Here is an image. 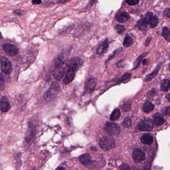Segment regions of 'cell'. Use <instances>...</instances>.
Segmentation results:
<instances>
[{
	"mask_svg": "<svg viewBox=\"0 0 170 170\" xmlns=\"http://www.w3.org/2000/svg\"><path fill=\"white\" fill-rule=\"evenodd\" d=\"M61 87L57 81H54L51 84L49 89L44 95V99L47 101H49L54 99L59 92Z\"/></svg>",
	"mask_w": 170,
	"mask_h": 170,
	"instance_id": "cell-1",
	"label": "cell"
},
{
	"mask_svg": "<svg viewBox=\"0 0 170 170\" xmlns=\"http://www.w3.org/2000/svg\"><path fill=\"white\" fill-rule=\"evenodd\" d=\"M99 145L103 150L108 151L114 148L116 146V144L112 137L105 136L100 140Z\"/></svg>",
	"mask_w": 170,
	"mask_h": 170,
	"instance_id": "cell-2",
	"label": "cell"
},
{
	"mask_svg": "<svg viewBox=\"0 0 170 170\" xmlns=\"http://www.w3.org/2000/svg\"><path fill=\"white\" fill-rule=\"evenodd\" d=\"M104 130L108 134L115 136H117L121 133L120 127L114 122H107L105 124Z\"/></svg>",
	"mask_w": 170,
	"mask_h": 170,
	"instance_id": "cell-3",
	"label": "cell"
},
{
	"mask_svg": "<svg viewBox=\"0 0 170 170\" xmlns=\"http://www.w3.org/2000/svg\"><path fill=\"white\" fill-rule=\"evenodd\" d=\"M3 49L6 54L10 56H15L19 54V48L14 44L10 43L4 44Z\"/></svg>",
	"mask_w": 170,
	"mask_h": 170,
	"instance_id": "cell-4",
	"label": "cell"
},
{
	"mask_svg": "<svg viewBox=\"0 0 170 170\" xmlns=\"http://www.w3.org/2000/svg\"><path fill=\"white\" fill-rule=\"evenodd\" d=\"M1 68L4 73L10 74L13 71L12 62L7 57L3 56L1 59Z\"/></svg>",
	"mask_w": 170,
	"mask_h": 170,
	"instance_id": "cell-5",
	"label": "cell"
},
{
	"mask_svg": "<svg viewBox=\"0 0 170 170\" xmlns=\"http://www.w3.org/2000/svg\"><path fill=\"white\" fill-rule=\"evenodd\" d=\"M138 129L142 131H150L153 129V121L150 119H146L140 121L138 124Z\"/></svg>",
	"mask_w": 170,
	"mask_h": 170,
	"instance_id": "cell-6",
	"label": "cell"
},
{
	"mask_svg": "<svg viewBox=\"0 0 170 170\" xmlns=\"http://www.w3.org/2000/svg\"><path fill=\"white\" fill-rule=\"evenodd\" d=\"M132 158L134 161L136 163H139L143 162L146 159L145 152L141 149H135L132 153Z\"/></svg>",
	"mask_w": 170,
	"mask_h": 170,
	"instance_id": "cell-7",
	"label": "cell"
},
{
	"mask_svg": "<svg viewBox=\"0 0 170 170\" xmlns=\"http://www.w3.org/2000/svg\"><path fill=\"white\" fill-rule=\"evenodd\" d=\"M83 64V60L79 57H74L71 59L67 64V67L70 68L77 71L82 67Z\"/></svg>",
	"mask_w": 170,
	"mask_h": 170,
	"instance_id": "cell-8",
	"label": "cell"
},
{
	"mask_svg": "<svg viewBox=\"0 0 170 170\" xmlns=\"http://www.w3.org/2000/svg\"><path fill=\"white\" fill-rule=\"evenodd\" d=\"M28 128L29 130H28L25 136V141L27 143H30L32 140L37 132L36 126L34 124V123H31L30 122L28 123Z\"/></svg>",
	"mask_w": 170,
	"mask_h": 170,
	"instance_id": "cell-9",
	"label": "cell"
},
{
	"mask_svg": "<svg viewBox=\"0 0 170 170\" xmlns=\"http://www.w3.org/2000/svg\"><path fill=\"white\" fill-rule=\"evenodd\" d=\"M66 73V67L64 66H54L52 71V75L57 80L61 79Z\"/></svg>",
	"mask_w": 170,
	"mask_h": 170,
	"instance_id": "cell-10",
	"label": "cell"
},
{
	"mask_svg": "<svg viewBox=\"0 0 170 170\" xmlns=\"http://www.w3.org/2000/svg\"><path fill=\"white\" fill-rule=\"evenodd\" d=\"M97 82L95 78H91L86 81L84 86V92L87 94L91 93L95 90L96 87Z\"/></svg>",
	"mask_w": 170,
	"mask_h": 170,
	"instance_id": "cell-11",
	"label": "cell"
},
{
	"mask_svg": "<svg viewBox=\"0 0 170 170\" xmlns=\"http://www.w3.org/2000/svg\"><path fill=\"white\" fill-rule=\"evenodd\" d=\"M76 71L73 69L70 68H68L66 72V75L64 76V79L63 80V83L64 84L67 85L71 83L73 80Z\"/></svg>",
	"mask_w": 170,
	"mask_h": 170,
	"instance_id": "cell-12",
	"label": "cell"
},
{
	"mask_svg": "<svg viewBox=\"0 0 170 170\" xmlns=\"http://www.w3.org/2000/svg\"><path fill=\"white\" fill-rule=\"evenodd\" d=\"M11 108V104L8 98L6 96H3L0 100V109L2 112H7Z\"/></svg>",
	"mask_w": 170,
	"mask_h": 170,
	"instance_id": "cell-13",
	"label": "cell"
},
{
	"mask_svg": "<svg viewBox=\"0 0 170 170\" xmlns=\"http://www.w3.org/2000/svg\"><path fill=\"white\" fill-rule=\"evenodd\" d=\"M109 48V42L107 39H105L104 41L101 42L98 46L96 50L97 54L101 56L104 54L108 51Z\"/></svg>",
	"mask_w": 170,
	"mask_h": 170,
	"instance_id": "cell-14",
	"label": "cell"
},
{
	"mask_svg": "<svg viewBox=\"0 0 170 170\" xmlns=\"http://www.w3.org/2000/svg\"><path fill=\"white\" fill-rule=\"evenodd\" d=\"M79 160L85 167H88L91 165L92 161L90 155L88 153L84 154L79 157Z\"/></svg>",
	"mask_w": 170,
	"mask_h": 170,
	"instance_id": "cell-15",
	"label": "cell"
},
{
	"mask_svg": "<svg viewBox=\"0 0 170 170\" xmlns=\"http://www.w3.org/2000/svg\"><path fill=\"white\" fill-rule=\"evenodd\" d=\"M165 122V119L162 114L160 113H156L153 116V123L154 125L160 126Z\"/></svg>",
	"mask_w": 170,
	"mask_h": 170,
	"instance_id": "cell-16",
	"label": "cell"
},
{
	"mask_svg": "<svg viewBox=\"0 0 170 170\" xmlns=\"http://www.w3.org/2000/svg\"><path fill=\"white\" fill-rule=\"evenodd\" d=\"M141 141L145 145H151L153 143V136L151 134H144L141 138Z\"/></svg>",
	"mask_w": 170,
	"mask_h": 170,
	"instance_id": "cell-17",
	"label": "cell"
},
{
	"mask_svg": "<svg viewBox=\"0 0 170 170\" xmlns=\"http://www.w3.org/2000/svg\"><path fill=\"white\" fill-rule=\"evenodd\" d=\"M161 65H162V63H159L158 66H157L156 68L154 70L152 73L149 74L148 75H147L146 77L145 78V81H146V82H149V81H151L152 79H154V78H156L157 75H158L159 71H160Z\"/></svg>",
	"mask_w": 170,
	"mask_h": 170,
	"instance_id": "cell-18",
	"label": "cell"
},
{
	"mask_svg": "<svg viewBox=\"0 0 170 170\" xmlns=\"http://www.w3.org/2000/svg\"><path fill=\"white\" fill-rule=\"evenodd\" d=\"M130 19V16L128 13L126 12H120L116 16V20L120 23H124Z\"/></svg>",
	"mask_w": 170,
	"mask_h": 170,
	"instance_id": "cell-19",
	"label": "cell"
},
{
	"mask_svg": "<svg viewBox=\"0 0 170 170\" xmlns=\"http://www.w3.org/2000/svg\"><path fill=\"white\" fill-rule=\"evenodd\" d=\"M154 107L155 106L153 103L149 101H146L142 106V110L145 113H149L153 110Z\"/></svg>",
	"mask_w": 170,
	"mask_h": 170,
	"instance_id": "cell-20",
	"label": "cell"
},
{
	"mask_svg": "<svg viewBox=\"0 0 170 170\" xmlns=\"http://www.w3.org/2000/svg\"><path fill=\"white\" fill-rule=\"evenodd\" d=\"M148 52H145L142 54L140 56H139L137 59L135 60V61L134 62V65H133V69H135L137 68L140 66V63L143 60V59L148 54Z\"/></svg>",
	"mask_w": 170,
	"mask_h": 170,
	"instance_id": "cell-21",
	"label": "cell"
},
{
	"mask_svg": "<svg viewBox=\"0 0 170 170\" xmlns=\"http://www.w3.org/2000/svg\"><path fill=\"white\" fill-rule=\"evenodd\" d=\"M148 25L147 24L146 22H145L144 18H142L137 22V24L135 25V27L138 28L139 30H145L147 29Z\"/></svg>",
	"mask_w": 170,
	"mask_h": 170,
	"instance_id": "cell-22",
	"label": "cell"
},
{
	"mask_svg": "<svg viewBox=\"0 0 170 170\" xmlns=\"http://www.w3.org/2000/svg\"><path fill=\"white\" fill-rule=\"evenodd\" d=\"M170 89V81L169 79H164L162 81L160 89L164 92H167Z\"/></svg>",
	"mask_w": 170,
	"mask_h": 170,
	"instance_id": "cell-23",
	"label": "cell"
},
{
	"mask_svg": "<svg viewBox=\"0 0 170 170\" xmlns=\"http://www.w3.org/2000/svg\"><path fill=\"white\" fill-rule=\"evenodd\" d=\"M121 115V112L118 108L115 109L112 113H111V116L110 117V120L111 121H115L120 118Z\"/></svg>",
	"mask_w": 170,
	"mask_h": 170,
	"instance_id": "cell-24",
	"label": "cell"
},
{
	"mask_svg": "<svg viewBox=\"0 0 170 170\" xmlns=\"http://www.w3.org/2000/svg\"><path fill=\"white\" fill-rule=\"evenodd\" d=\"M133 44V41L131 37L127 34L125 35L124 42H123V45L126 47H129L132 45Z\"/></svg>",
	"mask_w": 170,
	"mask_h": 170,
	"instance_id": "cell-25",
	"label": "cell"
},
{
	"mask_svg": "<svg viewBox=\"0 0 170 170\" xmlns=\"http://www.w3.org/2000/svg\"><path fill=\"white\" fill-rule=\"evenodd\" d=\"M161 35H162V37L165 39V40L167 41V42H170V31H169V30L168 28L166 27H164Z\"/></svg>",
	"mask_w": 170,
	"mask_h": 170,
	"instance_id": "cell-26",
	"label": "cell"
},
{
	"mask_svg": "<svg viewBox=\"0 0 170 170\" xmlns=\"http://www.w3.org/2000/svg\"><path fill=\"white\" fill-rule=\"evenodd\" d=\"M159 23V19L156 15H154L152 17L149 25L151 29L156 27Z\"/></svg>",
	"mask_w": 170,
	"mask_h": 170,
	"instance_id": "cell-27",
	"label": "cell"
},
{
	"mask_svg": "<svg viewBox=\"0 0 170 170\" xmlns=\"http://www.w3.org/2000/svg\"><path fill=\"white\" fill-rule=\"evenodd\" d=\"M122 50H123V49H122L121 47H120L119 49H116L115 51H114V52H113L112 54L110 55L108 57V59H107L106 61H105V63H107L109 62L110 61H111V60L113 59V58L115 57L117 55L119 54L122 51Z\"/></svg>",
	"mask_w": 170,
	"mask_h": 170,
	"instance_id": "cell-28",
	"label": "cell"
},
{
	"mask_svg": "<svg viewBox=\"0 0 170 170\" xmlns=\"http://www.w3.org/2000/svg\"><path fill=\"white\" fill-rule=\"evenodd\" d=\"M115 30H116L117 32L119 35H122V34H124L125 32L126 31V28L123 25H115L114 27Z\"/></svg>",
	"mask_w": 170,
	"mask_h": 170,
	"instance_id": "cell-29",
	"label": "cell"
},
{
	"mask_svg": "<svg viewBox=\"0 0 170 170\" xmlns=\"http://www.w3.org/2000/svg\"><path fill=\"white\" fill-rule=\"evenodd\" d=\"M5 88V78L3 73H0V90L3 91Z\"/></svg>",
	"mask_w": 170,
	"mask_h": 170,
	"instance_id": "cell-30",
	"label": "cell"
},
{
	"mask_svg": "<svg viewBox=\"0 0 170 170\" xmlns=\"http://www.w3.org/2000/svg\"><path fill=\"white\" fill-rule=\"evenodd\" d=\"M131 74L130 73H125L123 74V75L122 76L121 78L118 79V80L117 81V83H121L125 82V81L127 80L128 79H129L131 77Z\"/></svg>",
	"mask_w": 170,
	"mask_h": 170,
	"instance_id": "cell-31",
	"label": "cell"
},
{
	"mask_svg": "<svg viewBox=\"0 0 170 170\" xmlns=\"http://www.w3.org/2000/svg\"><path fill=\"white\" fill-rule=\"evenodd\" d=\"M131 119L129 117L125 118L122 122V125L124 128H128V127L131 126Z\"/></svg>",
	"mask_w": 170,
	"mask_h": 170,
	"instance_id": "cell-32",
	"label": "cell"
},
{
	"mask_svg": "<svg viewBox=\"0 0 170 170\" xmlns=\"http://www.w3.org/2000/svg\"><path fill=\"white\" fill-rule=\"evenodd\" d=\"M153 16V14L152 12H148L145 15V17L144 18V20H145V22H146L147 24L148 25H149V23H150V20L151 19L152 17Z\"/></svg>",
	"mask_w": 170,
	"mask_h": 170,
	"instance_id": "cell-33",
	"label": "cell"
},
{
	"mask_svg": "<svg viewBox=\"0 0 170 170\" xmlns=\"http://www.w3.org/2000/svg\"><path fill=\"white\" fill-rule=\"evenodd\" d=\"M131 108V104L129 102L125 103L123 104V105L121 106L122 109L123 110L124 112H127Z\"/></svg>",
	"mask_w": 170,
	"mask_h": 170,
	"instance_id": "cell-34",
	"label": "cell"
},
{
	"mask_svg": "<svg viewBox=\"0 0 170 170\" xmlns=\"http://www.w3.org/2000/svg\"><path fill=\"white\" fill-rule=\"evenodd\" d=\"M156 90L153 88V89H151V90L148 92L147 94V95L148 97L150 99H152L156 95Z\"/></svg>",
	"mask_w": 170,
	"mask_h": 170,
	"instance_id": "cell-35",
	"label": "cell"
},
{
	"mask_svg": "<svg viewBox=\"0 0 170 170\" xmlns=\"http://www.w3.org/2000/svg\"><path fill=\"white\" fill-rule=\"evenodd\" d=\"M25 13V11L22 10V9H16L13 11V14H15L16 15L18 16H22L24 15Z\"/></svg>",
	"mask_w": 170,
	"mask_h": 170,
	"instance_id": "cell-36",
	"label": "cell"
},
{
	"mask_svg": "<svg viewBox=\"0 0 170 170\" xmlns=\"http://www.w3.org/2000/svg\"><path fill=\"white\" fill-rule=\"evenodd\" d=\"M116 66L118 68H124L125 66L126 65V63L125 62L124 60V59H121L120 61H119L117 63H116Z\"/></svg>",
	"mask_w": 170,
	"mask_h": 170,
	"instance_id": "cell-37",
	"label": "cell"
},
{
	"mask_svg": "<svg viewBox=\"0 0 170 170\" xmlns=\"http://www.w3.org/2000/svg\"><path fill=\"white\" fill-rule=\"evenodd\" d=\"M127 3L130 6H134L137 5L140 0H125Z\"/></svg>",
	"mask_w": 170,
	"mask_h": 170,
	"instance_id": "cell-38",
	"label": "cell"
},
{
	"mask_svg": "<svg viewBox=\"0 0 170 170\" xmlns=\"http://www.w3.org/2000/svg\"><path fill=\"white\" fill-rule=\"evenodd\" d=\"M170 106H167V107H166L164 108L162 111L164 114L165 115H168L169 114H170Z\"/></svg>",
	"mask_w": 170,
	"mask_h": 170,
	"instance_id": "cell-39",
	"label": "cell"
},
{
	"mask_svg": "<svg viewBox=\"0 0 170 170\" xmlns=\"http://www.w3.org/2000/svg\"><path fill=\"white\" fill-rule=\"evenodd\" d=\"M119 168L121 170H130V167L127 164L125 163L122 164L120 166Z\"/></svg>",
	"mask_w": 170,
	"mask_h": 170,
	"instance_id": "cell-40",
	"label": "cell"
},
{
	"mask_svg": "<svg viewBox=\"0 0 170 170\" xmlns=\"http://www.w3.org/2000/svg\"><path fill=\"white\" fill-rule=\"evenodd\" d=\"M164 15L168 18H170V8H167L165 10V11L164 12Z\"/></svg>",
	"mask_w": 170,
	"mask_h": 170,
	"instance_id": "cell-41",
	"label": "cell"
},
{
	"mask_svg": "<svg viewBox=\"0 0 170 170\" xmlns=\"http://www.w3.org/2000/svg\"><path fill=\"white\" fill-rule=\"evenodd\" d=\"M152 39V37L151 36H149V37L147 38L146 40L145 41V47H148V46H149L150 42H151Z\"/></svg>",
	"mask_w": 170,
	"mask_h": 170,
	"instance_id": "cell-42",
	"label": "cell"
},
{
	"mask_svg": "<svg viewBox=\"0 0 170 170\" xmlns=\"http://www.w3.org/2000/svg\"><path fill=\"white\" fill-rule=\"evenodd\" d=\"M71 0H57L56 3L59 4H64L71 1Z\"/></svg>",
	"mask_w": 170,
	"mask_h": 170,
	"instance_id": "cell-43",
	"label": "cell"
},
{
	"mask_svg": "<svg viewBox=\"0 0 170 170\" xmlns=\"http://www.w3.org/2000/svg\"><path fill=\"white\" fill-rule=\"evenodd\" d=\"M42 3V0H32L33 5H40Z\"/></svg>",
	"mask_w": 170,
	"mask_h": 170,
	"instance_id": "cell-44",
	"label": "cell"
},
{
	"mask_svg": "<svg viewBox=\"0 0 170 170\" xmlns=\"http://www.w3.org/2000/svg\"><path fill=\"white\" fill-rule=\"evenodd\" d=\"M149 62H150V61H149V59H144L143 61V65L144 66H148L149 64Z\"/></svg>",
	"mask_w": 170,
	"mask_h": 170,
	"instance_id": "cell-45",
	"label": "cell"
},
{
	"mask_svg": "<svg viewBox=\"0 0 170 170\" xmlns=\"http://www.w3.org/2000/svg\"><path fill=\"white\" fill-rule=\"evenodd\" d=\"M97 0H90V3H89V5L90 7H92L95 4V3L96 2Z\"/></svg>",
	"mask_w": 170,
	"mask_h": 170,
	"instance_id": "cell-46",
	"label": "cell"
},
{
	"mask_svg": "<svg viewBox=\"0 0 170 170\" xmlns=\"http://www.w3.org/2000/svg\"><path fill=\"white\" fill-rule=\"evenodd\" d=\"M56 169V170H61V169H66V168L63 167H59L57 168Z\"/></svg>",
	"mask_w": 170,
	"mask_h": 170,
	"instance_id": "cell-47",
	"label": "cell"
},
{
	"mask_svg": "<svg viewBox=\"0 0 170 170\" xmlns=\"http://www.w3.org/2000/svg\"><path fill=\"white\" fill-rule=\"evenodd\" d=\"M91 149L93 150V151H97V148H96V147H91Z\"/></svg>",
	"mask_w": 170,
	"mask_h": 170,
	"instance_id": "cell-48",
	"label": "cell"
},
{
	"mask_svg": "<svg viewBox=\"0 0 170 170\" xmlns=\"http://www.w3.org/2000/svg\"><path fill=\"white\" fill-rule=\"evenodd\" d=\"M3 39V36L2 35V32H0V40H2Z\"/></svg>",
	"mask_w": 170,
	"mask_h": 170,
	"instance_id": "cell-49",
	"label": "cell"
},
{
	"mask_svg": "<svg viewBox=\"0 0 170 170\" xmlns=\"http://www.w3.org/2000/svg\"><path fill=\"white\" fill-rule=\"evenodd\" d=\"M166 96H167V99L168 100V101H170V94L169 93V94H168V95H166Z\"/></svg>",
	"mask_w": 170,
	"mask_h": 170,
	"instance_id": "cell-50",
	"label": "cell"
},
{
	"mask_svg": "<svg viewBox=\"0 0 170 170\" xmlns=\"http://www.w3.org/2000/svg\"><path fill=\"white\" fill-rule=\"evenodd\" d=\"M2 145L1 144H0V150H1V149H2Z\"/></svg>",
	"mask_w": 170,
	"mask_h": 170,
	"instance_id": "cell-51",
	"label": "cell"
}]
</instances>
